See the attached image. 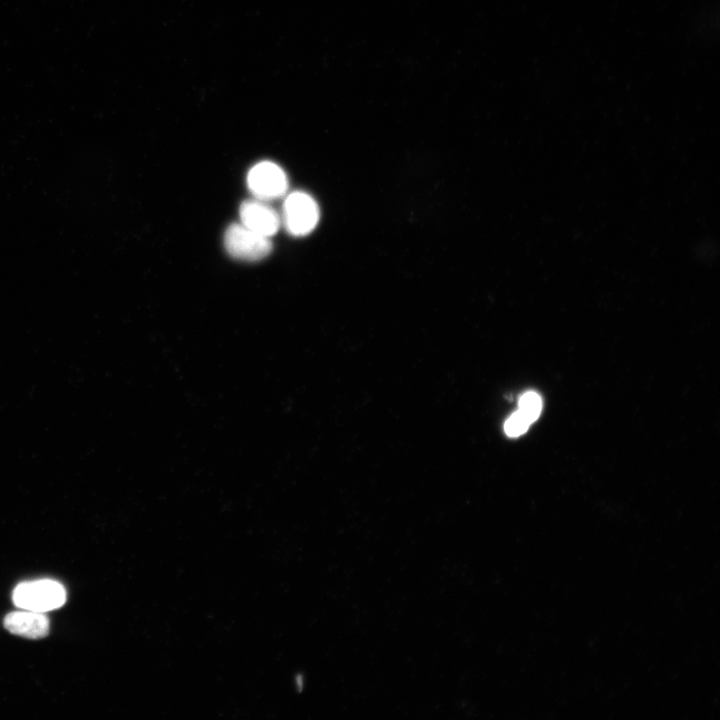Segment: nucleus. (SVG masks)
<instances>
[{"instance_id": "nucleus-1", "label": "nucleus", "mask_w": 720, "mask_h": 720, "mask_svg": "<svg viewBox=\"0 0 720 720\" xmlns=\"http://www.w3.org/2000/svg\"><path fill=\"white\" fill-rule=\"evenodd\" d=\"M12 599L19 608L46 613L65 603L66 591L62 584L52 579L27 581L15 587Z\"/></svg>"}, {"instance_id": "nucleus-2", "label": "nucleus", "mask_w": 720, "mask_h": 720, "mask_svg": "<svg viewBox=\"0 0 720 720\" xmlns=\"http://www.w3.org/2000/svg\"><path fill=\"white\" fill-rule=\"evenodd\" d=\"M319 215L316 201L305 192L295 191L284 200L281 223L290 234L305 236L314 230Z\"/></svg>"}, {"instance_id": "nucleus-3", "label": "nucleus", "mask_w": 720, "mask_h": 720, "mask_svg": "<svg viewBox=\"0 0 720 720\" xmlns=\"http://www.w3.org/2000/svg\"><path fill=\"white\" fill-rule=\"evenodd\" d=\"M227 252L243 261H258L270 254L272 243L269 237L256 233L241 223L231 224L224 235Z\"/></svg>"}, {"instance_id": "nucleus-4", "label": "nucleus", "mask_w": 720, "mask_h": 720, "mask_svg": "<svg viewBox=\"0 0 720 720\" xmlns=\"http://www.w3.org/2000/svg\"><path fill=\"white\" fill-rule=\"evenodd\" d=\"M247 186L254 198L268 202L286 194L288 179L279 165L270 161H262L249 170Z\"/></svg>"}, {"instance_id": "nucleus-5", "label": "nucleus", "mask_w": 720, "mask_h": 720, "mask_svg": "<svg viewBox=\"0 0 720 720\" xmlns=\"http://www.w3.org/2000/svg\"><path fill=\"white\" fill-rule=\"evenodd\" d=\"M240 223L250 230L271 238L280 228L281 216L267 201L257 198L244 201L239 210Z\"/></svg>"}, {"instance_id": "nucleus-6", "label": "nucleus", "mask_w": 720, "mask_h": 720, "mask_svg": "<svg viewBox=\"0 0 720 720\" xmlns=\"http://www.w3.org/2000/svg\"><path fill=\"white\" fill-rule=\"evenodd\" d=\"M4 627L12 634L29 639H40L49 633V619L43 612L14 611L4 618Z\"/></svg>"}, {"instance_id": "nucleus-7", "label": "nucleus", "mask_w": 720, "mask_h": 720, "mask_svg": "<svg viewBox=\"0 0 720 720\" xmlns=\"http://www.w3.org/2000/svg\"><path fill=\"white\" fill-rule=\"evenodd\" d=\"M542 400L533 391L525 392L519 398V412H521L530 423L534 422L540 415Z\"/></svg>"}, {"instance_id": "nucleus-8", "label": "nucleus", "mask_w": 720, "mask_h": 720, "mask_svg": "<svg viewBox=\"0 0 720 720\" xmlns=\"http://www.w3.org/2000/svg\"><path fill=\"white\" fill-rule=\"evenodd\" d=\"M530 424L529 420L517 411L506 420L504 430L508 436L517 437L526 432Z\"/></svg>"}]
</instances>
